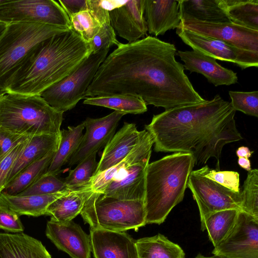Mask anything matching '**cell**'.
I'll return each mask as SVG.
<instances>
[{
    "label": "cell",
    "mask_w": 258,
    "mask_h": 258,
    "mask_svg": "<svg viewBox=\"0 0 258 258\" xmlns=\"http://www.w3.org/2000/svg\"><path fill=\"white\" fill-rule=\"evenodd\" d=\"M116 46L99 67L86 98L130 95L165 110L206 100L176 60L174 44L148 36Z\"/></svg>",
    "instance_id": "1"
},
{
    "label": "cell",
    "mask_w": 258,
    "mask_h": 258,
    "mask_svg": "<svg viewBox=\"0 0 258 258\" xmlns=\"http://www.w3.org/2000/svg\"><path fill=\"white\" fill-rule=\"evenodd\" d=\"M236 111L216 95L210 100L178 107L154 115L145 130L152 137L157 152H182L193 156L195 164L217 161L223 147L243 139L236 128Z\"/></svg>",
    "instance_id": "2"
},
{
    "label": "cell",
    "mask_w": 258,
    "mask_h": 258,
    "mask_svg": "<svg viewBox=\"0 0 258 258\" xmlns=\"http://www.w3.org/2000/svg\"><path fill=\"white\" fill-rule=\"evenodd\" d=\"M92 53L89 43L70 29L43 42L5 92L41 95L75 71Z\"/></svg>",
    "instance_id": "3"
},
{
    "label": "cell",
    "mask_w": 258,
    "mask_h": 258,
    "mask_svg": "<svg viewBox=\"0 0 258 258\" xmlns=\"http://www.w3.org/2000/svg\"><path fill=\"white\" fill-rule=\"evenodd\" d=\"M195 165L192 155L182 152L148 164L144 199L146 224H162L182 201Z\"/></svg>",
    "instance_id": "4"
},
{
    "label": "cell",
    "mask_w": 258,
    "mask_h": 258,
    "mask_svg": "<svg viewBox=\"0 0 258 258\" xmlns=\"http://www.w3.org/2000/svg\"><path fill=\"white\" fill-rule=\"evenodd\" d=\"M63 113L40 95L0 94V128L12 133L27 137L60 134Z\"/></svg>",
    "instance_id": "5"
},
{
    "label": "cell",
    "mask_w": 258,
    "mask_h": 258,
    "mask_svg": "<svg viewBox=\"0 0 258 258\" xmlns=\"http://www.w3.org/2000/svg\"><path fill=\"white\" fill-rule=\"evenodd\" d=\"M154 140L148 132L122 161L95 175L91 182L94 191L120 200L144 199L145 174Z\"/></svg>",
    "instance_id": "6"
},
{
    "label": "cell",
    "mask_w": 258,
    "mask_h": 258,
    "mask_svg": "<svg viewBox=\"0 0 258 258\" xmlns=\"http://www.w3.org/2000/svg\"><path fill=\"white\" fill-rule=\"evenodd\" d=\"M69 30L36 22L7 24L0 33V91L5 92L43 42Z\"/></svg>",
    "instance_id": "7"
},
{
    "label": "cell",
    "mask_w": 258,
    "mask_h": 258,
    "mask_svg": "<svg viewBox=\"0 0 258 258\" xmlns=\"http://www.w3.org/2000/svg\"><path fill=\"white\" fill-rule=\"evenodd\" d=\"M80 214L91 229L138 231L146 224L143 200H120L97 191L87 200Z\"/></svg>",
    "instance_id": "8"
},
{
    "label": "cell",
    "mask_w": 258,
    "mask_h": 258,
    "mask_svg": "<svg viewBox=\"0 0 258 258\" xmlns=\"http://www.w3.org/2000/svg\"><path fill=\"white\" fill-rule=\"evenodd\" d=\"M109 50L91 53L75 71L40 96L57 111L63 113L73 109L79 101L86 98V91Z\"/></svg>",
    "instance_id": "9"
},
{
    "label": "cell",
    "mask_w": 258,
    "mask_h": 258,
    "mask_svg": "<svg viewBox=\"0 0 258 258\" xmlns=\"http://www.w3.org/2000/svg\"><path fill=\"white\" fill-rule=\"evenodd\" d=\"M0 22H36L70 28L69 17L53 0H1Z\"/></svg>",
    "instance_id": "10"
},
{
    "label": "cell",
    "mask_w": 258,
    "mask_h": 258,
    "mask_svg": "<svg viewBox=\"0 0 258 258\" xmlns=\"http://www.w3.org/2000/svg\"><path fill=\"white\" fill-rule=\"evenodd\" d=\"M187 187L198 205L201 221L206 216L217 211L227 209L242 211L241 191L235 192L194 170L189 175Z\"/></svg>",
    "instance_id": "11"
},
{
    "label": "cell",
    "mask_w": 258,
    "mask_h": 258,
    "mask_svg": "<svg viewBox=\"0 0 258 258\" xmlns=\"http://www.w3.org/2000/svg\"><path fill=\"white\" fill-rule=\"evenodd\" d=\"M212 253L222 258H258V219L239 211L233 228Z\"/></svg>",
    "instance_id": "12"
},
{
    "label": "cell",
    "mask_w": 258,
    "mask_h": 258,
    "mask_svg": "<svg viewBox=\"0 0 258 258\" xmlns=\"http://www.w3.org/2000/svg\"><path fill=\"white\" fill-rule=\"evenodd\" d=\"M177 35L193 50L216 59L235 63L242 69L258 67V53L237 47L230 43L205 36L180 27Z\"/></svg>",
    "instance_id": "13"
},
{
    "label": "cell",
    "mask_w": 258,
    "mask_h": 258,
    "mask_svg": "<svg viewBox=\"0 0 258 258\" xmlns=\"http://www.w3.org/2000/svg\"><path fill=\"white\" fill-rule=\"evenodd\" d=\"M179 27L223 41L241 49L258 53V31L231 22L212 23L181 16Z\"/></svg>",
    "instance_id": "14"
},
{
    "label": "cell",
    "mask_w": 258,
    "mask_h": 258,
    "mask_svg": "<svg viewBox=\"0 0 258 258\" xmlns=\"http://www.w3.org/2000/svg\"><path fill=\"white\" fill-rule=\"evenodd\" d=\"M125 114L114 111L104 117H87L83 122L86 128L78 149L68 162L69 166L78 164L87 157L105 147L115 134L119 121Z\"/></svg>",
    "instance_id": "15"
},
{
    "label": "cell",
    "mask_w": 258,
    "mask_h": 258,
    "mask_svg": "<svg viewBox=\"0 0 258 258\" xmlns=\"http://www.w3.org/2000/svg\"><path fill=\"white\" fill-rule=\"evenodd\" d=\"M145 0L114 1L109 11L111 26L128 43L139 40L148 32L145 17Z\"/></svg>",
    "instance_id": "16"
},
{
    "label": "cell",
    "mask_w": 258,
    "mask_h": 258,
    "mask_svg": "<svg viewBox=\"0 0 258 258\" xmlns=\"http://www.w3.org/2000/svg\"><path fill=\"white\" fill-rule=\"evenodd\" d=\"M45 233L58 249L71 258H90V235L73 221L60 222L50 219L47 222Z\"/></svg>",
    "instance_id": "17"
},
{
    "label": "cell",
    "mask_w": 258,
    "mask_h": 258,
    "mask_svg": "<svg viewBox=\"0 0 258 258\" xmlns=\"http://www.w3.org/2000/svg\"><path fill=\"white\" fill-rule=\"evenodd\" d=\"M95 258H138L136 240L125 232L90 229Z\"/></svg>",
    "instance_id": "18"
},
{
    "label": "cell",
    "mask_w": 258,
    "mask_h": 258,
    "mask_svg": "<svg viewBox=\"0 0 258 258\" xmlns=\"http://www.w3.org/2000/svg\"><path fill=\"white\" fill-rule=\"evenodd\" d=\"M184 69L203 75L215 86H229L237 82V74L219 64L216 59L194 50H177Z\"/></svg>",
    "instance_id": "19"
},
{
    "label": "cell",
    "mask_w": 258,
    "mask_h": 258,
    "mask_svg": "<svg viewBox=\"0 0 258 258\" xmlns=\"http://www.w3.org/2000/svg\"><path fill=\"white\" fill-rule=\"evenodd\" d=\"M140 135L135 123L125 122L105 146L95 176L125 158L139 142Z\"/></svg>",
    "instance_id": "20"
},
{
    "label": "cell",
    "mask_w": 258,
    "mask_h": 258,
    "mask_svg": "<svg viewBox=\"0 0 258 258\" xmlns=\"http://www.w3.org/2000/svg\"><path fill=\"white\" fill-rule=\"evenodd\" d=\"M145 16L148 32L155 36L177 29L181 22L179 0H145Z\"/></svg>",
    "instance_id": "21"
},
{
    "label": "cell",
    "mask_w": 258,
    "mask_h": 258,
    "mask_svg": "<svg viewBox=\"0 0 258 258\" xmlns=\"http://www.w3.org/2000/svg\"><path fill=\"white\" fill-rule=\"evenodd\" d=\"M0 258H51L41 242L23 233H0Z\"/></svg>",
    "instance_id": "22"
},
{
    "label": "cell",
    "mask_w": 258,
    "mask_h": 258,
    "mask_svg": "<svg viewBox=\"0 0 258 258\" xmlns=\"http://www.w3.org/2000/svg\"><path fill=\"white\" fill-rule=\"evenodd\" d=\"M71 190L44 195H11L0 193V205L7 207L19 216L38 217L46 215L50 204Z\"/></svg>",
    "instance_id": "23"
},
{
    "label": "cell",
    "mask_w": 258,
    "mask_h": 258,
    "mask_svg": "<svg viewBox=\"0 0 258 258\" xmlns=\"http://www.w3.org/2000/svg\"><path fill=\"white\" fill-rule=\"evenodd\" d=\"M60 141V134L41 135L31 137L15 162L7 185L27 166L41 159L49 152L57 151Z\"/></svg>",
    "instance_id": "24"
},
{
    "label": "cell",
    "mask_w": 258,
    "mask_h": 258,
    "mask_svg": "<svg viewBox=\"0 0 258 258\" xmlns=\"http://www.w3.org/2000/svg\"><path fill=\"white\" fill-rule=\"evenodd\" d=\"M94 192L91 186L71 190L49 205L46 215L60 222L72 221L81 213L85 203Z\"/></svg>",
    "instance_id": "25"
},
{
    "label": "cell",
    "mask_w": 258,
    "mask_h": 258,
    "mask_svg": "<svg viewBox=\"0 0 258 258\" xmlns=\"http://www.w3.org/2000/svg\"><path fill=\"white\" fill-rule=\"evenodd\" d=\"M85 128L84 122L77 126H69L60 131L58 148L45 173L57 175L61 167L68 163L79 146Z\"/></svg>",
    "instance_id": "26"
},
{
    "label": "cell",
    "mask_w": 258,
    "mask_h": 258,
    "mask_svg": "<svg viewBox=\"0 0 258 258\" xmlns=\"http://www.w3.org/2000/svg\"><path fill=\"white\" fill-rule=\"evenodd\" d=\"M138 258H185L180 246L158 234L136 240Z\"/></svg>",
    "instance_id": "27"
},
{
    "label": "cell",
    "mask_w": 258,
    "mask_h": 258,
    "mask_svg": "<svg viewBox=\"0 0 258 258\" xmlns=\"http://www.w3.org/2000/svg\"><path fill=\"white\" fill-rule=\"evenodd\" d=\"M219 6L231 22L258 31V0H219Z\"/></svg>",
    "instance_id": "28"
},
{
    "label": "cell",
    "mask_w": 258,
    "mask_h": 258,
    "mask_svg": "<svg viewBox=\"0 0 258 258\" xmlns=\"http://www.w3.org/2000/svg\"><path fill=\"white\" fill-rule=\"evenodd\" d=\"M180 16L212 23L230 22L219 6V0H179Z\"/></svg>",
    "instance_id": "29"
},
{
    "label": "cell",
    "mask_w": 258,
    "mask_h": 258,
    "mask_svg": "<svg viewBox=\"0 0 258 258\" xmlns=\"http://www.w3.org/2000/svg\"><path fill=\"white\" fill-rule=\"evenodd\" d=\"M239 210L227 209L206 216L201 221V230H207L209 240L217 246L229 233L237 219Z\"/></svg>",
    "instance_id": "30"
},
{
    "label": "cell",
    "mask_w": 258,
    "mask_h": 258,
    "mask_svg": "<svg viewBox=\"0 0 258 258\" xmlns=\"http://www.w3.org/2000/svg\"><path fill=\"white\" fill-rule=\"evenodd\" d=\"M83 103L106 107L124 114H141L147 111V105L142 99L130 95H113L87 97Z\"/></svg>",
    "instance_id": "31"
},
{
    "label": "cell",
    "mask_w": 258,
    "mask_h": 258,
    "mask_svg": "<svg viewBox=\"0 0 258 258\" xmlns=\"http://www.w3.org/2000/svg\"><path fill=\"white\" fill-rule=\"evenodd\" d=\"M56 152L51 151L27 166L6 186L3 191L11 195H16L26 189L46 173Z\"/></svg>",
    "instance_id": "32"
},
{
    "label": "cell",
    "mask_w": 258,
    "mask_h": 258,
    "mask_svg": "<svg viewBox=\"0 0 258 258\" xmlns=\"http://www.w3.org/2000/svg\"><path fill=\"white\" fill-rule=\"evenodd\" d=\"M96 153L92 154L69 171L63 181L70 190H78L90 186L98 166Z\"/></svg>",
    "instance_id": "33"
},
{
    "label": "cell",
    "mask_w": 258,
    "mask_h": 258,
    "mask_svg": "<svg viewBox=\"0 0 258 258\" xmlns=\"http://www.w3.org/2000/svg\"><path fill=\"white\" fill-rule=\"evenodd\" d=\"M70 29L89 43L98 32L102 24L96 16L88 9L70 17Z\"/></svg>",
    "instance_id": "34"
},
{
    "label": "cell",
    "mask_w": 258,
    "mask_h": 258,
    "mask_svg": "<svg viewBox=\"0 0 258 258\" xmlns=\"http://www.w3.org/2000/svg\"><path fill=\"white\" fill-rule=\"evenodd\" d=\"M241 191L242 211L258 219V170L248 171Z\"/></svg>",
    "instance_id": "35"
},
{
    "label": "cell",
    "mask_w": 258,
    "mask_h": 258,
    "mask_svg": "<svg viewBox=\"0 0 258 258\" xmlns=\"http://www.w3.org/2000/svg\"><path fill=\"white\" fill-rule=\"evenodd\" d=\"M68 190H71L67 187L63 180L58 178L56 175L45 173L17 195H44Z\"/></svg>",
    "instance_id": "36"
},
{
    "label": "cell",
    "mask_w": 258,
    "mask_h": 258,
    "mask_svg": "<svg viewBox=\"0 0 258 258\" xmlns=\"http://www.w3.org/2000/svg\"><path fill=\"white\" fill-rule=\"evenodd\" d=\"M194 171L235 192L240 191L239 174L237 172L211 169L208 165Z\"/></svg>",
    "instance_id": "37"
},
{
    "label": "cell",
    "mask_w": 258,
    "mask_h": 258,
    "mask_svg": "<svg viewBox=\"0 0 258 258\" xmlns=\"http://www.w3.org/2000/svg\"><path fill=\"white\" fill-rule=\"evenodd\" d=\"M231 106L235 111L258 117V91H229Z\"/></svg>",
    "instance_id": "38"
},
{
    "label": "cell",
    "mask_w": 258,
    "mask_h": 258,
    "mask_svg": "<svg viewBox=\"0 0 258 258\" xmlns=\"http://www.w3.org/2000/svg\"><path fill=\"white\" fill-rule=\"evenodd\" d=\"M120 42L117 40L116 33L108 21L102 24L98 32L89 43L92 53H97L99 51L110 49L115 45L117 46Z\"/></svg>",
    "instance_id": "39"
},
{
    "label": "cell",
    "mask_w": 258,
    "mask_h": 258,
    "mask_svg": "<svg viewBox=\"0 0 258 258\" xmlns=\"http://www.w3.org/2000/svg\"><path fill=\"white\" fill-rule=\"evenodd\" d=\"M30 138L13 148L0 159V193L7 185L9 176L14 164L24 150Z\"/></svg>",
    "instance_id": "40"
},
{
    "label": "cell",
    "mask_w": 258,
    "mask_h": 258,
    "mask_svg": "<svg viewBox=\"0 0 258 258\" xmlns=\"http://www.w3.org/2000/svg\"><path fill=\"white\" fill-rule=\"evenodd\" d=\"M20 216L6 207L0 205V228L6 231L20 233L24 227Z\"/></svg>",
    "instance_id": "41"
},
{
    "label": "cell",
    "mask_w": 258,
    "mask_h": 258,
    "mask_svg": "<svg viewBox=\"0 0 258 258\" xmlns=\"http://www.w3.org/2000/svg\"><path fill=\"white\" fill-rule=\"evenodd\" d=\"M30 137L12 133L0 128V159L13 148Z\"/></svg>",
    "instance_id": "42"
},
{
    "label": "cell",
    "mask_w": 258,
    "mask_h": 258,
    "mask_svg": "<svg viewBox=\"0 0 258 258\" xmlns=\"http://www.w3.org/2000/svg\"><path fill=\"white\" fill-rule=\"evenodd\" d=\"M58 2L69 18L88 8V0H59Z\"/></svg>",
    "instance_id": "43"
},
{
    "label": "cell",
    "mask_w": 258,
    "mask_h": 258,
    "mask_svg": "<svg viewBox=\"0 0 258 258\" xmlns=\"http://www.w3.org/2000/svg\"><path fill=\"white\" fill-rule=\"evenodd\" d=\"M253 152V151H250L247 147L241 146L237 149L236 154L238 158L244 157L248 159Z\"/></svg>",
    "instance_id": "44"
},
{
    "label": "cell",
    "mask_w": 258,
    "mask_h": 258,
    "mask_svg": "<svg viewBox=\"0 0 258 258\" xmlns=\"http://www.w3.org/2000/svg\"><path fill=\"white\" fill-rule=\"evenodd\" d=\"M238 165L247 171L251 170L250 161L247 158L244 157L238 158L237 161Z\"/></svg>",
    "instance_id": "45"
},
{
    "label": "cell",
    "mask_w": 258,
    "mask_h": 258,
    "mask_svg": "<svg viewBox=\"0 0 258 258\" xmlns=\"http://www.w3.org/2000/svg\"><path fill=\"white\" fill-rule=\"evenodd\" d=\"M195 258H222L217 255H214L211 256H205L201 254H198Z\"/></svg>",
    "instance_id": "46"
},
{
    "label": "cell",
    "mask_w": 258,
    "mask_h": 258,
    "mask_svg": "<svg viewBox=\"0 0 258 258\" xmlns=\"http://www.w3.org/2000/svg\"><path fill=\"white\" fill-rule=\"evenodd\" d=\"M6 24L0 22V33L4 29V28L6 27Z\"/></svg>",
    "instance_id": "47"
}]
</instances>
